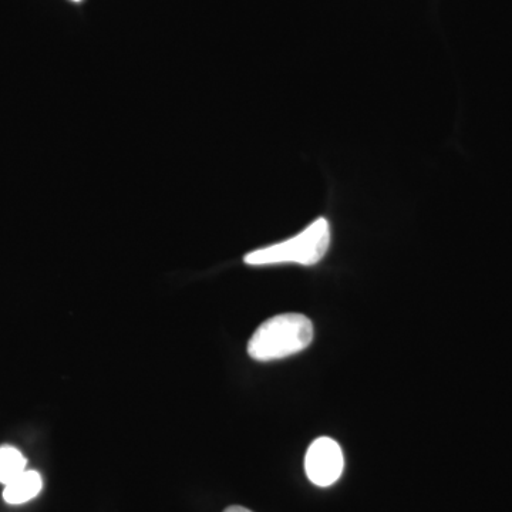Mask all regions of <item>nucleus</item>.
<instances>
[{
    "instance_id": "nucleus-1",
    "label": "nucleus",
    "mask_w": 512,
    "mask_h": 512,
    "mask_svg": "<svg viewBox=\"0 0 512 512\" xmlns=\"http://www.w3.org/2000/svg\"><path fill=\"white\" fill-rule=\"evenodd\" d=\"M313 325L301 313H284L262 323L249 339V356L258 362L284 359L311 345Z\"/></svg>"
},
{
    "instance_id": "nucleus-2",
    "label": "nucleus",
    "mask_w": 512,
    "mask_h": 512,
    "mask_svg": "<svg viewBox=\"0 0 512 512\" xmlns=\"http://www.w3.org/2000/svg\"><path fill=\"white\" fill-rule=\"evenodd\" d=\"M330 245V225L326 218H318L301 234L271 247L256 249L245 255L251 266L299 264L312 266L322 261Z\"/></svg>"
},
{
    "instance_id": "nucleus-3",
    "label": "nucleus",
    "mask_w": 512,
    "mask_h": 512,
    "mask_svg": "<svg viewBox=\"0 0 512 512\" xmlns=\"http://www.w3.org/2000/svg\"><path fill=\"white\" fill-rule=\"evenodd\" d=\"M345 468L342 448L329 437H320L306 451V476L318 487H330L342 476Z\"/></svg>"
},
{
    "instance_id": "nucleus-4",
    "label": "nucleus",
    "mask_w": 512,
    "mask_h": 512,
    "mask_svg": "<svg viewBox=\"0 0 512 512\" xmlns=\"http://www.w3.org/2000/svg\"><path fill=\"white\" fill-rule=\"evenodd\" d=\"M43 488L42 476L37 471L26 470L18 478L5 485L3 500L10 505H20L36 498Z\"/></svg>"
},
{
    "instance_id": "nucleus-5",
    "label": "nucleus",
    "mask_w": 512,
    "mask_h": 512,
    "mask_svg": "<svg viewBox=\"0 0 512 512\" xmlns=\"http://www.w3.org/2000/svg\"><path fill=\"white\" fill-rule=\"evenodd\" d=\"M25 456L16 447H0V484L8 485L26 471Z\"/></svg>"
},
{
    "instance_id": "nucleus-6",
    "label": "nucleus",
    "mask_w": 512,
    "mask_h": 512,
    "mask_svg": "<svg viewBox=\"0 0 512 512\" xmlns=\"http://www.w3.org/2000/svg\"><path fill=\"white\" fill-rule=\"evenodd\" d=\"M224 512H252L248 510V508L239 507V505H232V507H228Z\"/></svg>"
},
{
    "instance_id": "nucleus-7",
    "label": "nucleus",
    "mask_w": 512,
    "mask_h": 512,
    "mask_svg": "<svg viewBox=\"0 0 512 512\" xmlns=\"http://www.w3.org/2000/svg\"><path fill=\"white\" fill-rule=\"evenodd\" d=\"M73 2H82V0H73Z\"/></svg>"
}]
</instances>
